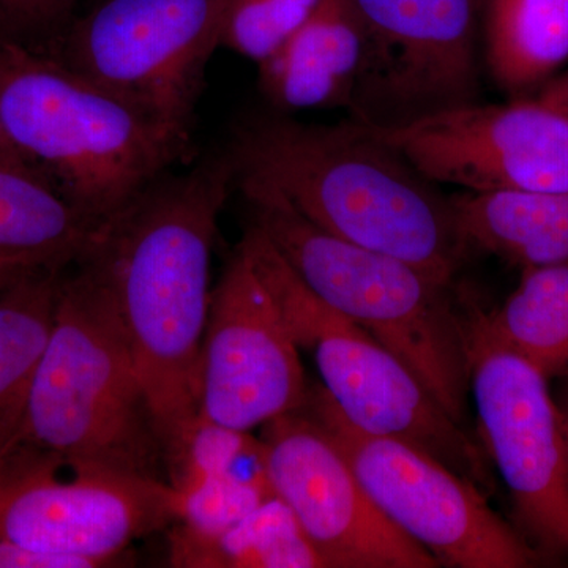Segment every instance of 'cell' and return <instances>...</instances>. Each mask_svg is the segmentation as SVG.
Here are the masks:
<instances>
[{
	"instance_id": "cell-1",
	"label": "cell",
	"mask_w": 568,
	"mask_h": 568,
	"mask_svg": "<svg viewBox=\"0 0 568 568\" xmlns=\"http://www.w3.org/2000/svg\"><path fill=\"white\" fill-rule=\"evenodd\" d=\"M235 173L223 151L170 171L84 254L106 284L162 440L164 467L200 417V365L219 219Z\"/></svg>"
},
{
	"instance_id": "cell-2",
	"label": "cell",
	"mask_w": 568,
	"mask_h": 568,
	"mask_svg": "<svg viewBox=\"0 0 568 568\" xmlns=\"http://www.w3.org/2000/svg\"><path fill=\"white\" fill-rule=\"evenodd\" d=\"M224 152L235 179L267 183L321 230L455 284L469 245L452 196L364 123L283 112L241 119Z\"/></svg>"
},
{
	"instance_id": "cell-3",
	"label": "cell",
	"mask_w": 568,
	"mask_h": 568,
	"mask_svg": "<svg viewBox=\"0 0 568 568\" xmlns=\"http://www.w3.org/2000/svg\"><path fill=\"white\" fill-rule=\"evenodd\" d=\"M0 122L18 155L97 227L194 160V140L18 41H0Z\"/></svg>"
},
{
	"instance_id": "cell-4",
	"label": "cell",
	"mask_w": 568,
	"mask_h": 568,
	"mask_svg": "<svg viewBox=\"0 0 568 568\" xmlns=\"http://www.w3.org/2000/svg\"><path fill=\"white\" fill-rule=\"evenodd\" d=\"M11 455L166 480L162 440L129 339L85 256L63 280Z\"/></svg>"
},
{
	"instance_id": "cell-5",
	"label": "cell",
	"mask_w": 568,
	"mask_h": 568,
	"mask_svg": "<svg viewBox=\"0 0 568 568\" xmlns=\"http://www.w3.org/2000/svg\"><path fill=\"white\" fill-rule=\"evenodd\" d=\"M248 224L325 305L361 325L409 366L459 425H467L462 294L414 265L321 230L267 183L235 179Z\"/></svg>"
},
{
	"instance_id": "cell-6",
	"label": "cell",
	"mask_w": 568,
	"mask_h": 568,
	"mask_svg": "<svg viewBox=\"0 0 568 568\" xmlns=\"http://www.w3.org/2000/svg\"><path fill=\"white\" fill-rule=\"evenodd\" d=\"M237 246L274 295L298 349L315 357L325 392L351 424L420 448L485 495L495 491L484 446L439 405L409 366L361 325L320 301L257 227L248 224Z\"/></svg>"
},
{
	"instance_id": "cell-7",
	"label": "cell",
	"mask_w": 568,
	"mask_h": 568,
	"mask_svg": "<svg viewBox=\"0 0 568 568\" xmlns=\"http://www.w3.org/2000/svg\"><path fill=\"white\" fill-rule=\"evenodd\" d=\"M320 420L384 517L440 567L525 568L541 558L480 488L420 448L351 424L323 386L302 403Z\"/></svg>"
},
{
	"instance_id": "cell-8",
	"label": "cell",
	"mask_w": 568,
	"mask_h": 568,
	"mask_svg": "<svg viewBox=\"0 0 568 568\" xmlns=\"http://www.w3.org/2000/svg\"><path fill=\"white\" fill-rule=\"evenodd\" d=\"M226 0H95L50 54L193 140Z\"/></svg>"
},
{
	"instance_id": "cell-9",
	"label": "cell",
	"mask_w": 568,
	"mask_h": 568,
	"mask_svg": "<svg viewBox=\"0 0 568 568\" xmlns=\"http://www.w3.org/2000/svg\"><path fill=\"white\" fill-rule=\"evenodd\" d=\"M469 386L481 446L537 551L568 558V443L548 379L493 332L487 312L462 294Z\"/></svg>"
},
{
	"instance_id": "cell-10",
	"label": "cell",
	"mask_w": 568,
	"mask_h": 568,
	"mask_svg": "<svg viewBox=\"0 0 568 568\" xmlns=\"http://www.w3.org/2000/svg\"><path fill=\"white\" fill-rule=\"evenodd\" d=\"M364 58L347 114L396 130L481 102V0H351Z\"/></svg>"
},
{
	"instance_id": "cell-11",
	"label": "cell",
	"mask_w": 568,
	"mask_h": 568,
	"mask_svg": "<svg viewBox=\"0 0 568 568\" xmlns=\"http://www.w3.org/2000/svg\"><path fill=\"white\" fill-rule=\"evenodd\" d=\"M181 495L162 478L10 457L0 463V537L122 566L133 541L170 529Z\"/></svg>"
},
{
	"instance_id": "cell-12",
	"label": "cell",
	"mask_w": 568,
	"mask_h": 568,
	"mask_svg": "<svg viewBox=\"0 0 568 568\" xmlns=\"http://www.w3.org/2000/svg\"><path fill=\"white\" fill-rule=\"evenodd\" d=\"M268 478L328 568H437L392 525L304 405L263 426Z\"/></svg>"
},
{
	"instance_id": "cell-13",
	"label": "cell",
	"mask_w": 568,
	"mask_h": 568,
	"mask_svg": "<svg viewBox=\"0 0 568 568\" xmlns=\"http://www.w3.org/2000/svg\"><path fill=\"white\" fill-rule=\"evenodd\" d=\"M306 384L297 343L248 257L235 248L212 290L200 365V414L253 432L297 409Z\"/></svg>"
},
{
	"instance_id": "cell-14",
	"label": "cell",
	"mask_w": 568,
	"mask_h": 568,
	"mask_svg": "<svg viewBox=\"0 0 568 568\" xmlns=\"http://www.w3.org/2000/svg\"><path fill=\"white\" fill-rule=\"evenodd\" d=\"M376 132L436 183L474 193L568 190V115L536 99L469 104Z\"/></svg>"
},
{
	"instance_id": "cell-15",
	"label": "cell",
	"mask_w": 568,
	"mask_h": 568,
	"mask_svg": "<svg viewBox=\"0 0 568 568\" xmlns=\"http://www.w3.org/2000/svg\"><path fill=\"white\" fill-rule=\"evenodd\" d=\"M364 58V29L351 0H321L282 47L257 63V88L272 111L349 106Z\"/></svg>"
},
{
	"instance_id": "cell-16",
	"label": "cell",
	"mask_w": 568,
	"mask_h": 568,
	"mask_svg": "<svg viewBox=\"0 0 568 568\" xmlns=\"http://www.w3.org/2000/svg\"><path fill=\"white\" fill-rule=\"evenodd\" d=\"M481 55L508 99H532L568 61V0H481Z\"/></svg>"
},
{
	"instance_id": "cell-17",
	"label": "cell",
	"mask_w": 568,
	"mask_h": 568,
	"mask_svg": "<svg viewBox=\"0 0 568 568\" xmlns=\"http://www.w3.org/2000/svg\"><path fill=\"white\" fill-rule=\"evenodd\" d=\"M71 265H33L0 293V463L20 437L33 376Z\"/></svg>"
},
{
	"instance_id": "cell-18",
	"label": "cell",
	"mask_w": 568,
	"mask_h": 568,
	"mask_svg": "<svg viewBox=\"0 0 568 568\" xmlns=\"http://www.w3.org/2000/svg\"><path fill=\"white\" fill-rule=\"evenodd\" d=\"M452 203L470 250L523 268L568 263V190L466 192Z\"/></svg>"
},
{
	"instance_id": "cell-19",
	"label": "cell",
	"mask_w": 568,
	"mask_h": 568,
	"mask_svg": "<svg viewBox=\"0 0 568 568\" xmlns=\"http://www.w3.org/2000/svg\"><path fill=\"white\" fill-rule=\"evenodd\" d=\"M100 230L32 164L0 156V256L74 264Z\"/></svg>"
},
{
	"instance_id": "cell-20",
	"label": "cell",
	"mask_w": 568,
	"mask_h": 568,
	"mask_svg": "<svg viewBox=\"0 0 568 568\" xmlns=\"http://www.w3.org/2000/svg\"><path fill=\"white\" fill-rule=\"evenodd\" d=\"M170 562L183 568H327L293 510L276 495L216 536L170 530Z\"/></svg>"
},
{
	"instance_id": "cell-21",
	"label": "cell",
	"mask_w": 568,
	"mask_h": 568,
	"mask_svg": "<svg viewBox=\"0 0 568 568\" xmlns=\"http://www.w3.org/2000/svg\"><path fill=\"white\" fill-rule=\"evenodd\" d=\"M493 332L547 379H568V263L523 268L504 305L487 313Z\"/></svg>"
},
{
	"instance_id": "cell-22",
	"label": "cell",
	"mask_w": 568,
	"mask_h": 568,
	"mask_svg": "<svg viewBox=\"0 0 568 568\" xmlns=\"http://www.w3.org/2000/svg\"><path fill=\"white\" fill-rule=\"evenodd\" d=\"M321 0H226L220 47L261 63L316 10Z\"/></svg>"
},
{
	"instance_id": "cell-23",
	"label": "cell",
	"mask_w": 568,
	"mask_h": 568,
	"mask_svg": "<svg viewBox=\"0 0 568 568\" xmlns=\"http://www.w3.org/2000/svg\"><path fill=\"white\" fill-rule=\"evenodd\" d=\"M81 0H0L18 40L50 52L80 14Z\"/></svg>"
},
{
	"instance_id": "cell-24",
	"label": "cell",
	"mask_w": 568,
	"mask_h": 568,
	"mask_svg": "<svg viewBox=\"0 0 568 568\" xmlns=\"http://www.w3.org/2000/svg\"><path fill=\"white\" fill-rule=\"evenodd\" d=\"M0 568H99L78 556L41 551L0 537Z\"/></svg>"
},
{
	"instance_id": "cell-25",
	"label": "cell",
	"mask_w": 568,
	"mask_h": 568,
	"mask_svg": "<svg viewBox=\"0 0 568 568\" xmlns=\"http://www.w3.org/2000/svg\"><path fill=\"white\" fill-rule=\"evenodd\" d=\"M532 99L568 115V70L556 74Z\"/></svg>"
},
{
	"instance_id": "cell-26",
	"label": "cell",
	"mask_w": 568,
	"mask_h": 568,
	"mask_svg": "<svg viewBox=\"0 0 568 568\" xmlns=\"http://www.w3.org/2000/svg\"><path fill=\"white\" fill-rule=\"evenodd\" d=\"M37 264H51L43 263V261L33 260L28 256H0V293L6 290L9 284L13 283L28 268Z\"/></svg>"
},
{
	"instance_id": "cell-27",
	"label": "cell",
	"mask_w": 568,
	"mask_h": 568,
	"mask_svg": "<svg viewBox=\"0 0 568 568\" xmlns=\"http://www.w3.org/2000/svg\"><path fill=\"white\" fill-rule=\"evenodd\" d=\"M0 41H18V43H21L2 10H0Z\"/></svg>"
},
{
	"instance_id": "cell-28",
	"label": "cell",
	"mask_w": 568,
	"mask_h": 568,
	"mask_svg": "<svg viewBox=\"0 0 568 568\" xmlns=\"http://www.w3.org/2000/svg\"><path fill=\"white\" fill-rule=\"evenodd\" d=\"M0 156H7V159H21L17 151L11 148L9 140H7L6 133H3L2 122H0Z\"/></svg>"
},
{
	"instance_id": "cell-29",
	"label": "cell",
	"mask_w": 568,
	"mask_h": 568,
	"mask_svg": "<svg viewBox=\"0 0 568 568\" xmlns=\"http://www.w3.org/2000/svg\"><path fill=\"white\" fill-rule=\"evenodd\" d=\"M559 405V403H558ZM560 413H562L564 417V425H566V435H567V443H568V387L566 388V392H564L562 402H560Z\"/></svg>"
}]
</instances>
